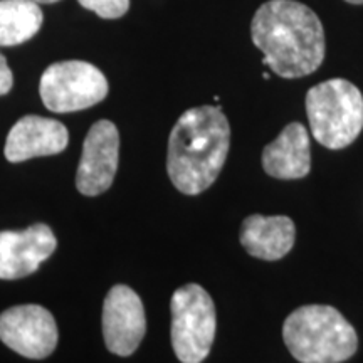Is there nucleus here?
<instances>
[{"instance_id": "1", "label": "nucleus", "mask_w": 363, "mask_h": 363, "mask_svg": "<svg viewBox=\"0 0 363 363\" xmlns=\"http://www.w3.org/2000/svg\"><path fill=\"white\" fill-rule=\"evenodd\" d=\"M252 43L274 74L296 79L311 74L325 59V30L318 16L296 0H269L254 13Z\"/></svg>"}, {"instance_id": "2", "label": "nucleus", "mask_w": 363, "mask_h": 363, "mask_svg": "<svg viewBox=\"0 0 363 363\" xmlns=\"http://www.w3.org/2000/svg\"><path fill=\"white\" fill-rule=\"evenodd\" d=\"M230 145L229 121L219 106L190 108L169 138L167 172L180 192L199 195L219 177Z\"/></svg>"}, {"instance_id": "3", "label": "nucleus", "mask_w": 363, "mask_h": 363, "mask_svg": "<svg viewBox=\"0 0 363 363\" xmlns=\"http://www.w3.org/2000/svg\"><path fill=\"white\" fill-rule=\"evenodd\" d=\"M283 338L301 363H342L355 355L358 337L337 308L306 305L286 318Z\"/></svg>"}, {"instance_id": "4", "label": "nucleus", "mask_w": 363, "mask_h": 363, "mask_svg": "<svg viewBox=\"0 0 363 363\" xmlns=\"http://www.w3.org/2000/svg\"><path fill=\"white\" fill-rule=\"evenodd\" d=\"M306 115L318 143L342 150L362 133L363 96L350 81L328 79L308 91Z\"/></svg>"}, {"instance_id": "5", "label": "nucleus", "mask_w": 363, "mask_h": 363, "mask_svg": "<svg viewBox=\"0 0 363 363\" xmlns=\"http://www.w3.org/2000/svg\"><path fill=\"white\" fill-rule=\"evenodd\" d=\"M216 306L202 286L185 284L172 296V347L182 363H202L216 338Z\"/></svg>"}, {"instance_id": "6", "label": "nucleus", "mask_w": 363, "mask_h": 363, "mask_svg": "<svg viewBox=\"0 0 363 363\" xmlns=\"http://www.w3.org/2000/svg\"><path fill=\"white\" fill-rule=\"evenodd\" d=\"M39 93L49 111H81L106 98L108 81L103 72L89 62L61 61L44 71Z\"/></svg>"}, {"instance_id": "7", "label": "nucleus", "mask_w": 363, "mask_h": 363, "mask_svg": "<svg viewBox=\"0 0 363 363\" xmlns=\"http://www.w3.org/2000/svg\"><path fill=\"white\" fill-rule=\"evenodd\" d=\"M57 338L56 320L43 306L21 305L0 315V340L22 357L43 360L56 350Z\"/></svg>"}, {"instance_id": "8", "label": "nucleus", "mask_w": 363, "mask_h": 363, "mask_svg": "<svg viewBox=\"0 0 363 363\" xmlns=\"http://www.w3.org/2000/svg\"><path fill=\"white\" fill-rule=\"evenodd\" d=\"M103 337L106 348L118 357H130L147 331L143 303L128 286L116 284L103 305Z\"/></svg>"}, {"instance_id": "9", "label": "nucleus", "mask_w": 363, "mask_h": 363, "mask_svg": "<svg viewBox=\"0 0 363 363\" xmlns=\"http://www.w3.org/2000/svg\"><path fill=\"white\" fill-rule=\"evenodd\" d=\"M120 133L111 121L99 120L91 126L83 143L76 187L83 195L94 197L111 187L118 170Z\"/></svg>"}, {"instance_id": "10", "label": "nucleus", "mask_w": 363, "mask_h": 363, "mask_svg": "<svg viewBox=\"0 0 363 363\" xmlns=\"http://www.w3.org/2000/svg\"><path fill=\"white\" fill-rule=\"evenodd\" d=\"M51 227L34 224L24 230L0 233V279H21L33 274L56 251Z\"/></svg>"}, {"instance_id": "11", "label": "nucleus", "mask_w": 363, "mask_h": 363, "mask_svg": "<svg viewBox=\"0 0 363 363\" xmlns=\"http://www.w3.org/2000/svg\"><path fill=\"white\" fill-rule=\"evenodd\" d=\"M67 142L69 133L61 121L27 115L9 131L4 153L9 162L19 163L30 158L57 155L67 147Z\"/></svg>"}, {"instance_id": "12", "label": "nucleus", "mask_w": 363, "mask_h": 363, "mask_svg": "<svg viewBox=\"0 0 363 363\" xmlns=\"http://www.w3.org/2000/svg\"><path fill=\"white\" fill-rule=\"evenodd\" d=\"M239 239L251 256L264 261H278L293 249L296 227L286 216L254 214L244 219Z\"/></svg>"}, {"instance_id": "13", "label": "nucleus", "mask_w": 363, "mask_h": 363, "mask_svg": "<svg viewBox=\"0 0 363 363\" xmlns=\"http://www.w3.org/2000/svg\"><path fill=\"white\" fill-rule=\"evenodd\" d=\"M262 169L281 180L303 179L311 170L308 130L301 123H289L262 152Z\"/></svg>"}, {"instance_id": "14", "label": "nucleus", "mask_w": 363, "mask_h": 363, "mask_svg": "<svg viewBox=\"0 0 363 363\" xmlns=\"http://www.w3.org/2000/svg\"><path fill=\"white\" fill-rule=\"evenodd\" d=\"M44 16L34 0H0V45H17L33 39Z\"/></svg>"}, {"instance_id": "15", "label": "nucleus", "mask_w": 363, "mask_h": 363, "mask_svg": "<svg viewBox=\"0 0 363 363\" xmlns=\"http://www.w3.org/2000/svg\"><path fill=\"white\" fill-rule=\"evenodd\" d=\"M88 11L96 12L103 19H120L130 9V0H78Z\"/></svg>"}, {"instance_id": "16", "label": "nucleus", "mask_w": 363, "mask_h": 363, "mask_svg": "<svg viewBox=\"0 0 363 363\" xmlns=\"http://www.w3.org/2000/svg\"><path fill=\"white\" fill-rule=\"evenodd\" d=\"M12 84H13L12 71L11 67H9L4 54L0 52V96L7 94L9 91L12 89Z\"/></svg>"}, {"instance_id": "17", "label": "nucleus", "mask_w": 363, "mask_h": 363, "mask_svg": "<svg viewBox=\"0 0 363 363\" xmlns=\"http://www.w3.org/2000/svg\"><path fill=\"white\" fill-rule=\"evenodd\" d=\"M34 2H38V4H54V2H57V0H34Z\"/></svg>"}, {"instance_id": "18", "label": "nucleus", "mask_w": 363, "mask_h": 363, "mask_svg": "<svg viewBox=\"0 0 363 363\" xmlns=\"http://www.w3.org/2000/svg\"><path fill=\"white\" fill-rule=\"evenodd\" d=\"M348 4H355V6H360V4H363V0H347Z\"/></svg>"}]
</instances>
